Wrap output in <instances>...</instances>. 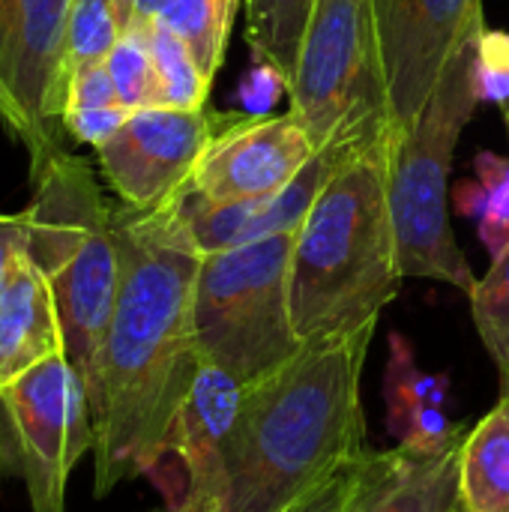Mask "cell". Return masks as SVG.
<instances>
[{
    "label": "cell",
    "mask_w": 509,
    "mask_h": 512,
    "mask_svg": "<svg viewBox=\"0 0 509 512\" xmlns=\"http://www.w3.org/2000/svg\"><path fill=\"white\" fill-rule=\"evenodd\" d=\"M120 288L108 333L84 378L93 423V489L150 477L198 369L192 303L201 252L174 201L114 210Z\"/></svg>",
    "instance_id": "6da1fadb"
},
{
    "label": "cell",
    "mask_w": 509,
    "mask_h": 512,
    "mask_svg": "<svg viewBox=\"0 0 509 512\" xmlns=\"http://www.w3.org/2000/svg\"><path fill=\"white\" fill-rule=\"evenodd\" d=\"M375 324L303 342L279 372L246 387L222 512H285L366 453L363 366Z\"/></svg>",
    "instance_id": "7a4b0ae2"
},
{
    "label": "cell",
    "mask_w": 509,
    "mask_h": 512,
    "mask_svg": "<svg viewBox=\"0 0 509 512\" xmlns=\"http://www.w3.org/2000/svg\"><path fill=\"white\" fill-rule=\"evenodd\" d=\"M402 279L384 135L333 177L294 234L288 288L300 342L378 324Z\"/></svg>",
    "instance_id": "3957f363"
},
{
    "label": "cell",
    "mask_w": 509,
    "mask_h": 512,
    "mask_svg": "<svg viewBox=\"0 0 509 512\" xmlns=\"http://www.w3.org/2000/svg\"><path fill=\"white\" fill-rule=\"evenodd\" d=\"M483 39V36H480ZM480 39L465 42L444 66L411 129L387 126V201L402 276L438 279L465 294L477 276L462 255L447 213V177L462 129L480 96Z\"/></svg>",
    "instance_id": "277c9868"
},
{
    "label": "cell",
    "mask_w": 509,
    "mask_h": 512,
    "mask_svg": "<svg viewBox=\"0 0 509 512\" xmlns=\"http://www.w3.org/2000/svg\"><path fill=\"white\" fill-rule=\"evenodd\" d=\"M291 249L294 234H279L201 255L192 303L198 351L246 387L303 348L291 318Z\"/></svg>",
    "instance_id": "5b68a950"
},
{
    "label": "cell",
    "mask_w": 509,
    "mask_h": 512,
    "mask_svg": "<svg viewBox=\"0 0 509 512\" xmlns=\"http://www.w3.org/2000/svg\"><path fill=\"white\" fill-rule=\"evenodd\" d=\"M288 93L315 147L387 135V75L372 0H318Z\"/></svg>",
    "instance_id": "8992f818"
},
{
    "label": "cell",
    "mask_w": 509,
    "mask_h": 512,
    "mask_svg": "<svg viewBox=\"0 0 509 512\" xmlns=\"http://www.w3.org/2000/svg\"><path fill=\"white\" fill-rule=\"evenodd\" d=\"M84 450H93V423L66 354L0 390V474L24 480L30 510L66 512V483Z\"/></svg>",
    "instance_id": "52a82bcc"
},
{
    "label": "cell",
    "mask_w": 509,
    "mask_h": 512,
    "mask_svg": "<svg viewBox=\"0 0 509 512\" xmlns=\"http://www.w3.org/2000/svg\"><path fill=\"white\" fill-rule=\"evenodd\" d=\"M387 75L390 129H411L444 66L486 33L483 0H372Z\"/></svg>",
    "instance_id": "ba28073f"
},
{
    "label": "cell",
    "mask_w": 509,
    "mask_h": 512,
    "mask_svg": "<svg viewBox=\"0 0 509 512\" xmlns=\"http://www.w3.org/2000/svg\"><path fill=\"white\" fill-rule=\"evenodd\" d=\"M72 0H0V81L24 117L33 174L57 150L66 75L63 39Z\"/></svg>",
    "instance_id": "9c48e42d"
},
{
    "label": "cell",
    "mask_w": 509,
    "mask_h": 512,
    "mask_svg": "<svg viewBox=\"0 0 509 512\" xmlns=\"http://www.w3.org/2000/svg\"><path fill=\"white\" fill-rule=\"evenodd\" d=\"M216 138V117L180 108H141L96 147L102 177L126 207L150 210L171 201L195 174Z\"/></svg>",
    "instance_id": "30bf717a"
},
{
    "label": "cell",
    "mask_w": 509,
    "mask_h": 512,
    "mask_svg": "<svg viewBox=\"0 0 509 512\" xmlns=\"http://www.w3.org/2000/svg\"><path fill=\"white\" fill-rule=\"evenodd\" d=\"M315 150L294 111L237 120L213 138L180 192L204 204L261 201L291 183Z\"/></svg>",
    "instance_id": "8fae6325"
},
{
    "label": "cell",
    "mask_w": 509,
    "mask_h": 512,
    "mask_svg": "<svg viewBox=\"0 0 509 512\" xmlns=\"http://www.w3.org/2000/svg\"><path fill=\"white\" fill-rule=\"evenodd\" d=\"M27 228L24 255L51 279L78 249L111 225L114 210L81 156L54 150L36 171L33 201L21 210Z\"/></svg>",
    "instance_id": "7c38bea8"
},
{
    "label": "cell",
    "mask_w": 509,
    "mask_h": 512,
    "mask_svg": "<svg viewBox=\"0 0 509 512\" xmlns=\"http://www.w3.org/2000/svg\"><path fill=\"white\" fill-rule=\"evenodd\" d=\"M48 282L63 327L66 357L84 384L108 333L120 288V249L114 237V222L93 234L78 249V255Z\"/></svg>",
    "instance_id": "4fadbf2b"
},
{
    "label": "cell",
    "mask_w": 509,
    "mask_h": 512,
    "mask_svg": "<svg viewBox=\"0 0 509 512\" xmlns=\"http://www.w3.org/2000/svg\"><path fill=\"white\" fill-rule=\"evenodd\" d=\"M462 444L441 453L369 450L348 512H465Z\"/></svg>",
    "instance_id": "5bb4252c"
},
{
    "label": "cell",
    "mask_w": 509,
    "mask_h": 512,
    "mask_svg": "<svg viewBox=\"0 0 509 512\" xmlns=\"http://www.w3.org/2000/svg\"><path fill=\"white\" fill-rule=\"evenodd\" d=\"M60 354L66 342L51 282L21 255L0 288V390Z\"/></svg>",
    "instance_id": "9a60e30c"
},
{
    "label": "cell",
    "mask_w": 509,
    "mask_h": 512,
    "mask_svg": "<svg viewBox=\"0 0 509 512\" xmlns=\"http://www.w3.org/2000/svg\"><path fill=\"white\" fill-rule=\"evenodd\" d=\"M447 393L450 378L420 369L411 342L402 333H393L384 375V399L387 426L399 447L417 453H441L465 441V429L450 423L444 411Z\"/></svg>",
    "instance_id": "2e32d148"
},
{
    "label": "cell",
    "mask_w": 509,
    "mask_h": 512,
    "mask_svg": "<svg viewBox=\"0 0 509 512\" xmlns=\"http://www.w3.org/2000/svg\"><path fill=\"white\" fill-rule=\"evenodd\" d=\"M465 512H509V396L465 435L462 444Z\"/></svg>",
    "instance_id": "e0dca14e"
},
{
    "label": "cell",
    "mask_w": 509,
    "mask_h": 512,
    "mask_svg": "<svg viewBox=\"0 0 509 512\" xmlns=\"http://www.w3.org/2000/svg\"><path fill=\"white\" fill-rule=\"evenodd\" d=\"M318 0H246V33L255 57L288 87Z\"/></svg>",
    "instance_id": "ac0fdd59"
},
{
    "label": "cell",
    "mask_w": 509,
    "mask_h": 512,
    "mask_svg": "<svg viewBox=\"0 0 509 512\" xmlns=\"http://www.w3.org/2000/svg\"><path fill=\"white\" fill-rule=\"evenodd\" d=\"M129 108L117 99L111 75L105 63L78 69L66 84V108H63V129L90 147L105 144L126 120Z\"/></svg>",
    "instance_id": "d6986e66"
},
{
    "label": "cell",
    "mask_w": 509,
    "mask_h": 512,
    "mask_svg": "<svg viewBox=\"0 0 509 512\" xmlns=\"http://www.w3.org/2000/svg\"><path fill=\"white\" fill-rule=\"evenodd\" d=\"M237 3L240 0H174L159 12L153 24L180 36L186 48L195 54V60L201 63L204 75L213 81L225 54Z\"/></svg>",
    "instance_id": "ffe728a7"
},
{
    "label": "cell",
    "mask_w": 509,
    "mask_h": 512,
    "mask_svg": "<svg viewBox=\"0 0 509 512\" xmlns=\"http://www.w3.org/2000/svg\"><path fill=\"white\" fill-rule=\"evenodd\" d=\"M120 0H72L66 39H63V75L69 78L84 69L105 63L111 48L123 36Z\"/></svg>",
    "instance_id": "44dd1931"
},
{
    "label": "cell",
    "mask_w": 509,
    "mask_h": 512,
    "mask_svg": "<svg viewBox=\"0 0 509 512\" xmlns=\"http://www.w3.org/2000/svg\"><path fill=\"white\" fill-rule=\"evenodd\" d=\"M144 33H147L150 54L156 63L162 105L180 108V111H201L210 96L213 81L204 75L195 54L186 48V42L180 36H174L171 30H165L159 24L144 27Z\"/></svg>",
    "instance_id": "7402d4cb"
},
{
    "label": "cell",
    "mask_w": 509,
    "mask_h": 512,
    "mask_svg": "<svg viewBox=\"0 0 509 512\" xmlns=\"http://www.w3.org/2000/svg\"><path fill=\"white\" fill-rule=\"evenodd\" d=\"M105 69L111 75V84L117 90V99L129 111L156 108L162 105L159 75L150 54V42L144 30H129L120 36V42L105 57Z\"/></svg>",
    "instance_id": "603a6c76"
},
{
    "label": "cell",
    "mask_w": 509,
    "mask_h": 512,
    "mask_svg": "<svg viewBox=\"0 0 509 512\" xmlns=\"http://www.w3.org/2000/svg\"><path fill=\"white\" fill-rule=\"evenodd\" d=\"M468 297L489 357L501 375H509V246L492 261V270L477 279Z\"/></svg>",
    "instance_id": "cb8c5ba5"
},
{
    "label": "cell",
    "mask_w": 509,
    "mask_h": 512,
    "mask_svg": "<svg viewBox=\"0 0 509 512\" xmlns=\"http://www.w3.org/2000/svg\"><path fill=\"white\" fill-rule=\"evenodd\" d=\"M492 168H480V174H486V186H489V204H486V216L480 225V234L492 252V258H498L509 246V165L498 162L495 156H486Z\"/></svg>",
    "instance_id": "d4e9b609"
},
{
    "label": "cell",
    "mask_w": 509,
    "mask_h": 512,
    "mask_svg": "<svg viewBox=\"0 0 509 512\" xmlns=\"http://www.w3.org/2000/svg\"><path fill=\"white\" fill-rule=\"evenodd\" d=\"M366 453H360L351 462L339 465L330 477H324L315 489H309L303 498H297L285 512H348V501L354 495V486H357Z\"/></svg>",
    "instance_id": "484cf974"
},
{
    "label": "cell",
    "mask_w": 509,
    "mask_h": 512,
    "mask_svg": "<svg viewBox=\"0 0 509 512\" xmlns=\"http://www.w3.org/2000/svg\"><path fill=\"white\" fill-rule=\"evenodd\" d=\"M27 246V228H24V216H6L0 213V288L12 270V264L24 255Z\"/></svg>",
    "instance_id": "4316f807"
},
{
    "label": "cell",
    "mask_w": 509,
    "mask_h": 512,
    "mask_svg": "<svg viewBox=\"0 0 509 512\" xmlns=\"http://www.w3.org/2000/svg\"><path fill=\"white\" fill-rule=\"evenodd\" d=\"M174 0H120V15H123V30H144L150 27L165 6Z\"/></svg>",
    "instance_id": "83f0119b"
},
{
    "label": "cell",
    "mask_w": 509,
    "mask_h": 512,
    "mask_svg": "<svg viewBox=\"0 0 509 512\" xmlns=\"http://www.w3.org/2000/svg\"><path fill=\"white\" fill-rule=\"evenodd\" d=\"M0 120L9 126V132H12V135H18L21 141H27V126H24V117H21V111L15 108L12 96L6 93L3 81H0Z\"/></svg>",
    "instance_id": "f1b7e54d"
},
{
    "label": "cell",
    "mask_w": 509,
    "mask_h": 512,
    "mask_svg": "<svg viewBox=\"0 0 509 512\" xmlns=\"http://www.w3.org/2000/svg\"><path fill=\"white\" fill-rule=\"evenodd\" d=\"M501 396H509V375H501Z\"/></svg>",
    "instance_id": "f546056e"
},
{
    "label": "cell",
    "mask_w": 509,
    "mask_h": 512,
    "mask_svg": "<svg viewBox=\"0 0 509 512\" xmlns=\"http://www.w3.org/2000/svg\"><path fill=\"white\" fill-rule=\"evenodd\" d=\"M504 117H507V126H509V99H504Z\"/></svg>",
    "instance_id": "4dcf8cb0"
}]
</instances>
